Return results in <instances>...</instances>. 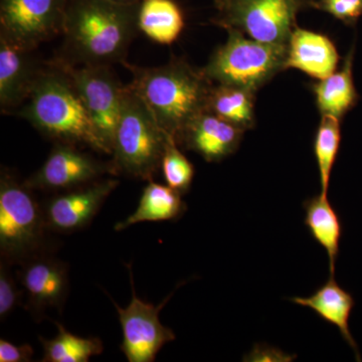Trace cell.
Instances as JSON below:
<instances>
[{
  "instance_id": "6da1fadb",
  "label": "cell",
  "mask_w": 362,
  "mask_h": 362,
  "mask_svg": "<svg viewBox=\"0 0 362 362\" xmlns=\"http://www.w3.org/2000/svg\"><path fill=\"white\" fill-rule=\"evenodd\" d=\"M139 4L112 0H69L63 33L66 58L74 65L123 63L139 32Z\"/></svg>"
},
{
  "instance_id": "7a4b0ae2",
  "label": "cell",
  "mask_w": 362,
  "mask_h": 362,
  "mask_svg": "<svg viewBox=\"0 0 362 362\" xmlns=\"http://www.w3.org/2000/svg\"><path fill=\"white\" fill-rule=\"evenodd\" d=\"M132 74L129 87L169 136L177 142L197 117L207 111L213 83L182 59L166 65L140 68L123 62Z\"/></svg>"
},
{
  "instance_id": "3957f363",
  "label": "cell",
  "mask_w": 362,
  "mask_h": 362,
  "mask_svg": "<svg viewBox=\"0 0 362 362\" xmlns=\"http://www.w3.org/2000/svg\"><path fill=\"white\" fill-rule=\"evenodd\" d=\"M20 115L56 142L86 145L110 154L75 85L54 61L42 66Z\"/></svg>"
},
{
  "instance_id": "277c9868",
  "label": "cell",
  "mask_w": 362,
  "mask_h": 362,
  "mask_svg": "<svg viewBox=\"0 0 362 362\" xmlns=\"http://www.w3.org/2000/svg\"><path fill=\"white\" fill-rule=\"evenodd\" d=\"M171 136L165 132L139 96L126 86L122 109L117 124L112 161L114 175L124 173L153 180Z\"/></svg>"
},
{
  "instance_id": "5b68a950",
  "label": "cell",
  "mask_w": 362,
  "mask_h": 362,
  "mask_svg": "<svg viewBox=\"0 0 362 362\" xmlns=\"http://www.w3.org/2000/svg\"><path fill=\"white\" fill-rule=\"evenodd\" d=\"M44 207L32 188L4 169L0 177V254L6 263H23L45 251Z\"/></svg>"
},
{
  "instance_id": "8992f818",
  "label": "cell",
  "mask_w": 362,
  "mask_h": 362,
  "mask_svg": "<svg viewBox=\"0 0 362 362\" xmlns=\"http://www.w3.org/2000/svg\"><path fill=\"white\" fill-rule=\"evenodd\" d=\"M216 49L202 73L211 83L235 86L256 93L286 70L288 45L258 42L235 30Z\"/></svg>"
},
{
  "instance_id": "52a82bcc",
  "label": "cell",
  "mask_w": 362,
  "mask_h": 362,
  "mask_svg": "<svg viewBox=\"0 0 362 362\" xmlns=\"http://www.w3.org/2000/svg\"><path fill=\"white\" fill-rule=\"evenodd\" d=\"M307 0H223L214 23L258 42L288 45Z\"/></svg>"
},
{
  "instance_id": "ba28073f",
  "label": "cell",
  "mask_w": 362,
  "mask_h": 362,
  "mask_svg": "<svg viewBox=\"0 0 362 362\" xmlns=\"http://www.w3.org/2000/svg\"><path fill=\"white\" fill-rule=\"evenodd\" d=\"M75 85L102 141L110 156L126 86L119 82L110 66L74 65L54 59Z\"/></svg>"
},
{
  "instance_id": "9c48e42d",
  "label": "cell",
  "mask_w": 362,
  "mask_h": 362,
  "mask_svg": "<svg viewBox=\"0 0 362 362\" xmlns=\"http://www.w3.org/2000/svg\"><path fill=\"white\" fill-rule=\"evenodd\" d=\"M69 0H1L0 35L35 51L63 33Z\"/></svg>"
},
{
  "instance_id": "30bf717a",
  "label": "cell",
  "mask_w": 362,
  "mask_h": 362,
  "mask_svg": "<svg viewBox=\"0 0 362 362\" xmlns=\"http://www.w3.org/2000/svg\"><path fill=\"white\" fill-rule=\"evenodd\" d=\"M132 298L126 308L113 301L122 328L121 350L129 362H152L162 347L175 339V334L159 320V312L168 301L170 294L156 306L137 297L133 287L132 270L129 269Z\"/></svg>"
},
{
  "instance_id": "8fae6325",
  "label": "cell",
  "mask_w": 362,
  "mask_h": 362,
  "mask_svg": "<svg viewBox=\"0 0 362 362\" xmlns=\"http://www.w3.org/2000/svg\"><path fill=\"white\" fill-rule=\"evenodd\" d=\"M108 173H113L111 163L97 160L77 145L56 142L45 163L25 183L33 190L62 192L89 185Z\"/></svg>"
},
{
  "instance_id": "7c38bea8",
  "label": "cell",
  "mask_w": 362,
  "mask_h": 362,
  "mask_svg": "<svg viewBox=\"0 0 362 362\" xmlns=\"http://www.w3.org/2000/svg\"><path fill=\"white\" fill-rule=\"evenodd\" d=\"M118 185L117 180L100 178L89 185L54 195L42 206L47 228L69 233L86 228Z\"/></svg>"
},
{
  "instance_id": "4fadbf2b",
  "label": "cell",
  "mask_w": 362,
  "mask_h": 362,
  "mask_svg": "<svg viewBox=\"0 0 362 362\" xmlns=\"http://www.w3.org/2000/svg\"><path fill=\"white\" fill-rule=\"evenodd\" d=\"M18 281L26 295V308L35 318L47 309H62L68 296V267L45 252L21 263Z\"/></svg>"
},
{
  "instance_id": "5bb4252c",
  "label": "cell",
  "mask_w": 362,
  "mask_h": 362,
  "mask_svg": "<svg viewBox=\"0 0 362 362\" xmlns=\"http://www.w3.org/2000/svg\"><path fill=\"white\" fill-rule=\"evenodd\" d=\"M33 49L0 35V109L2 113L23 106L42 70Z\"/></svg>"
},
{
  "instance_id": "9a60e30c",
  "label": "cell",
  "mask_w": 362,
  "mask_h": 362,
  "mask_svg": "<svg viewBox=\"0 0 362 362\" xmlns=\"http://www.w3.org/2000/svg\"><path fill=\"white\" fill-rule=\"evenodd\" d=\"M244 133L238 126L206 111L187 126L176 143L207 162H220L237 151Z\"/></svg>"
},
{
  "instance_id": "2e32d148",
  "label": "cell",
  "mask_w": 362,
  "mask_h": 362,
  "mask_svg": "<svg viewBox=\"0 0 362 362\" xmlns=\"http://www.w3.org/2000/svg\"><path fill=\"white\" fill-rule=\"evenodd\" d=\"M339 54L335 45L321 33L297 28L288 42L286 69H297L322 80L337 71Z\"/></svg>"
},
{
  "instance_id": "e0dca14e",
  "label": "cell",
  "mask_w": 362,
  "mask_h": 362,
  "mask_svg": "<svg viewBox=\"0 0 362 362\" xmlns=\"http://www.w3.org/2000/svg\"><path fill=\"white\" fill-rule=\"evenodd\" d=\"M290 301L299 306L310 308L326 322L337 326L343 339L356 354L357 361H361L358 347L349 330V318L356 302L349 292L340 287L334 277L321 286L309 297H292Z\"/></svg>"
},
{
  "instance_id": "ac0fdd59",
  "label": "cell",
  "mask_w": 362,
  "mask_h": 362,
  "mask_svg": "<svg viewBox=\"0 0 362 362\" xmlns=\"http://www.w3.org/2000/svg\"><path fill=\"white\" fill-rule=\"evenodd\" d=\"M305 225L313 239L324 247L329 259L330 276L334 277L335 266L342 235V225L328 195L318 194L303 204Z\"/></svg>"
},
{
  "instance_id": "d6986e66",
  "label": "cell",
  "mask_w": 362,
  "mask_h": 362,
  "mask_svg": "<svg viewBox=\"0 0 362 362\" xmlns=\"http://www.w3.org/2000/svg\"><path fill=\"white\" fill-rule=\"evenodd\" d=\"M182 194L168 185L150 180L144 187L137 209L126 220L115 226V230H126L145 221H173L180 218L187 209V204L181 199Z\"/></svg>"
},
{
  "instance_id": "ffe728a7",
  "label": "cell",
  "mask_w": 362,
  "mask_h": 362,
  "mask_svg": "<svg viewBox=\"0 0 362 362\" xmlns=\"http://www.w3.org/2000/svg\"><path fill=\"white\" fill-rule=\"evenodd\" d=\"M138 28L157 44L170 45L185 28V18L173 0H142L138 11Z\"/></svg>"
},
{
  "instance_id": "44dd1931",
  "label": "cell",
  "mask_w": 362,
  "mask_h": 362,
  "mask_svg": "<svg viewBox=\"0 0 362 362\" xmlns=\"http://www.w3.org/2000/svg\"><path fill=\"white\" fill-rule=\"evenodd\" d=\"M317 107L322 116L341 120L357 100L352 77V54L345 59L341 70L335 71L327 78L319 80L313 88Z\"/></svg>"
},
{
  "instance_id": "7402d4cb",
  "label": "cell",
  "mask_w": 362,
  "mask_h": 362,
  "mask_svg": "<svg viewBox=\"0 0 362 362\" xmlns=\"http://www.w3.org/2000/svg\"><path fill=\"white\" fill-rule=\"evenodd\" d=\"M207 111L247 131L254 127L255 92L228 85H213Z\"/></svg>"
},
{
  "instance_id": "603a6c76",
  "label": "cell",
  "mask_w": 362,
  "mask_h": 362,
  "mask_svg": "<svg viewBox=\"0 0 362 362\" xmlns=\"http://www.w3.org/2000/svg\"><path fill=\"white\" fill-rule=\"evenodd\" d=\"M58 334L52 339L40 338L44 347V362H88L93 356L103 352V343L99 338H84L73 334L56 322Z\"/></svg>"
},
{
  "instance_id": "cb8c5ba5",
  "label": "cell",
  "mask_w": 362,
  "mask_h": 362,
  "mask_svg": "<svg viewBox=\"0 0 362 362\" xmlns=\"http://www.w3.org/2000/svg\"><path fill=\"white\" fill-rule=\"evenodd\" d=\"M341 140L340 120L331 116H322L314 140V154L320 175L321 194L328 195L330 176L337 160Z\"/></svg>"
},
{
  "instance_id": "d4e9b609",
  "label": "cell",
  "mask_w": 362,
  "mask_h": 362,
  "mask_svg": "<svg viewBox=\"0 0 362 362\" xmlns=\"http://www.w3.org/2000/svg\"><path fill=\"white\" fill-rule=\"evenodd\" d=\"M162 173L166 185L181 194H187L192 187L194 168L192 162L183 156L180 146L170 138L161 162Z\"/></svg>"
},
{
  "instance_id": "484cf974",
  "label": "cell",
  "mask_w": 362,
  "mask_h": 362,
  "mask_svg": "<svg viewBox=\"0 0 362 362\" xmlns=\"http://www.w3.org/2000/svg\"><path fill=\"white\" fill-rule=\"evenodd\" d=\"M9 264H0V319L4 320L20 305L21 293L16 279L8 270Z\"/></svg>"
},
{
  "instance_id": "4316f807",
  "label": "cell",
  "mask_w": 362,
  "mask_h": 362,
  "mask_svg": "<svg viewBox=\"0 0 362 362\" xmlns=\"http://www.w3.org/2000/svg\"><path fill=\"white\" fill-rule=\"evenodd\" d=\"M313 6L347 23L362 16V0H319Z\"/></svg>"
},
{
  "instance_id": "83f0119b",
  "label": "cell",
  "mask_w": 362,
  "mask_h": 362,
  "mask_svg": "<svg viewBox=\"0 0 362 362\" xmlns=\"http://www.w3.org/2000/svg\"><path fill=\"white\" fill-rule=\"evenodd\" d=\"M296 359V356L267 344H256L250 354L244 356V361L251 362H289Z\"/></svg>"
},
{
  "instance_id": "f1b7e54d",
  "label": "cell",
  "mask_w": 362,
  "mask_h": 362,
  "mask_svg": "<svg viewBox=\"0 0 362 362\" xmlns=\"http://www.w3.org/2000/svg\"><path fill=\"white\" fill-rule=\"evenodd\" d=\"M33 349L30 344L16 345L0 339V362H28L33 361Z\"/></svg>"
},
{
  "instance_id": "f546056e",
  "label": "cell",
  "mask_w": 362,
  "mask_h": 362,
  "mask_svg": "<svg viewBox=\"0 0 362 362\" xmlns=\"http://www.w3.org/2000/svg\"><path fill=\"white\" fill-rule=\"evenodd\" d=\"M112 1L120 2V4H139L142 0H112Z\"/></svg>"
},
{
  "instance_id": "4dcf8cb0",
  "label": "cell",
  "mask_w": 362,
  "mask_h": 362,
  "mask_svg": "<svg viewBox=\"0 0 362 362\" xmlns=\"http://www.w3.org/2000/svg\"><path fill=\"white\" fill-rule=\"evenodd\" d=\"M223 0H216V6H218V4H221Z\"/></svg>"
},
{
  "instance_id": "1f68e13d",
  "label": "cell",
  "mask_w": 362,
  "mask_h": 362,
  "mask_svg": "<svg viewBox=\"0 0 362 362\" xmlns=\"http://www.w3.org/2000/svg\"><path fill=\"white\" fill-rule=\"evenodd\" d=\"M307 1L311 2L310 0H307Z\"/></svg>"
}]
</instances>
